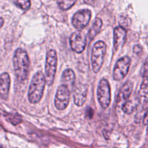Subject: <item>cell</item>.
Masks as SVG:
<instances>
[{
    "instance_id": "cell-9",
    "label": "cell",
    "mask_w": 148,
    "mask_h": 148,
    "mask_svg": "<svg viewBox=\"0 0 148 148\" xmlns=\"http://www.w3.org/2000/svg\"><path fill=\"white\" fill-rule=\"evenodd\" d=\"M91 11L89 10H82L74 14L72 23L74 27L77 30H82L89 23L91 18Z\"/></svg>"
},
{
    "instance_id": "cell-12",
    "label": "cell",
    "mask_w": 148,
    "mask_h": 148,
    "mask_svg": "<svg viewBox=\"0 0 148 148\" xmlns=\"http://www.w3.org/2000/svg\"><path fill=\"white\" fill-rule=\"evenodd\" d=\"M132 92V83L130 81H127L122 86L119 92L117 97V105L118 106L122 108L124 104L127 102V100L131 96Z\"/></svg>"
},
{
    "instance_id": "cell-18",
    "label": "cell",
    "mask_w": 148,
    "mask_h": 148,
    "mask_svg": "<svg viewBox=\"0 0 148 148\" xmlns=\"http://www.w3.org/2000/svg\"><path fill=\"white\" fill-rule=\"evenodd\" d=\"M76 1L77 0H57V4L61 10H67L72 8Z\"/></svg>"
},
{
    "instance_id": "cell-4",
    "label": "cell",
    "mask_w": 148,
    "mask_h": 148,
    "mask_svg": "<svg viewBox=\"0 0 148 148\" xmlns=\"http://www.w3.org/2000/svg\"><path fill=\"white\" fill-rule=\"evenodd\" d=\"M57 67V53L53 49L49 50L46 53V65H45V77L46 84L51 85L54 79Z\"/></svg>"
},
{
    "instance_id": "cell-22",
    "label": "cell",
    "mask_w": 148,
    "mask_h": 148,
    "mask_svg": "<svg viewBox=\"0 0 148 148\" xmlns=\"http://www.w3.org/2000/svg\"><path fill=\"white\" fill-rule=\"evenodd\" d=\"M143 123H144L145 125H148V110L144 116V118H143Z\"/></svg>"
},
{
    "instance_id": "cell-21",
    "label": "cell",
    "mask_w": 148,
    "mask_h": 148,
    "mask_svg": "<svg viewBox=\"0 0 148 148\" xmlns=\"http://www.w3.org/2000/svg\"><path fill=\"white\" fill-rule=\"evenodd\" d=\"M134 52L137 55H140L143 53V48L140 45H136L134 47Z\"/></svg>"
},
{
    "instance_id": "cell-6",
    "label": "cell",
    "mask_w": 148,
    "mask_h": 148,
    "mask_svg": "<svg viewBox=\"0 0 148 148\" xmlns=\"http://www.w3.org/2000/svg\"><path fill=\"white\" fill-rule=\"evenodd\" d=\"M131 64V59L129 56H126L119 59L114 66L113 72V77L115 80L120 81L124 79L130 70Z\"/></svg>"
},
{
    "instance_id": "cell-8",
    "label": "cell",
    "mask_w": 148,
    "mask_h": 148,
    "mask_svg": "<svg viewBox=\"0 0 148 148\" xmlns=\"http://www.w3.org/2000/svg\"><path fill=\"white\" fill-rule=\"evenodd\" d=\"M71 49L77 53H82L86 48L87 38L85 33L81 30H77L72 33L69 39Z\"/></svg>"
},
{
    "instance_id": "cell-11",
    "label": "cell",
    "mask_w": 148,
    "mask_h": 148,
    "mask_svg": "<svg viewBox=\"0 0 148 148\" xmlns=\"http://www.w3.org/2000/svg\"><path fill=\"white\" fill-rule=\"evenodd\" d=\"M127 40V30L121 26L115 27L114 30V46L116 50L122 47Z\"/></svg>"
},
{
    "instance_id": "cell-24",
    "label": "cell",
    "mask_w": 148,
    "mask_h": 148,
    "mask_svg": "<svg viewBox=\"0 0 148 148\" xmlns=\"http://www.w3.org/2000/svg\"><path fill=\"white\" fill-rule=\"evenodd\" d=\"M3 25H4V19L1 18V17H0V28L2 27Z\"/></svg>"
},
{
    "instance_id": "cell-16",
    "label": "cell",
    "mask_w": 148,
    "mask_h": 148,
    "mask_svg": "<svg viewBox=\"0 0 148 148\" xmlns=\"http://www.w3.org/2000/svg\"><path fill=\"white\" fill-rule=\"evenodd\" d=\"M139 103H140V102H139L138 95H137V97H133V98H129L121 108H122L123 111L125 114L130 115L137 109Z\"/></svg>"
},
{
    "instance_id": "cell-1",
    "label": "cell",
    "mask_w": 148,
    "mask_h": 148,
    "mask_svg": "<svg viewBox=\"0 0 148 148\" xmlns=\"http://www.w3.org/2000/svg\"><path fill=\"white\" fill-rule=\"evenodd\" d=\"M14 72L17 80L23 82L27 77L30 66L28 55L24 49L19 48L16 49L13 56Z\"/></svg>"
},
{
    "instance_id": "cell-5",
    "label": "cell",
    "mask_w": 148,
    "mask_h": 148,
    "mask_svg": "<svg viewBox=\"0 0 148 148\" xmlns=\"http://www.w3.org/2000/svg\"><path fill=\"white\" fill-rule=\"evenodd\" d=\"M97 96L100 105L103 109L109 106L111 101V87L106 79H102L98 83L97 89Z\"/></svg>"
},
{
    "instance_id": "cell-7",
    "label": "cell",
    "mask_w": 148,
    "mask_h": 148,
    "mask_svg": "<svg viewBox=\"0 0 148 148\" xmlns=\"http://www.w3.org/2000/svg\"><path fill=\"white\" fill-rule=\"evenodd\" d=\"M70 90L63 85L58 88L54 99L55 106L58 110H64L68 106L70 100Z\"/></svg>"
},
{
    "instance_id": "cell-25",
    "label": "cell",
    "mask_w": 148,
    "mask_h": 148,
    "mask_svg": "<svg viewBox=\"0 0 148 148\" xmlns=\"http://www.w3.org/2000/svg\"><path fill=\"white\" fill-rule=\"evenodd\" d=\"M147 134H148V127H147Z\"/></svg>"
},
{
    "instance_id": "cell-17",
    "label": "cell",
    "mask_w": 148,
    "mask_h": 148,
    "mask_svg": "<svg viewBox=\"0 0 148 148\" xmlns=\"http://www.w3.org/2000/svg\"><path fill=\"white\" fill-rule=\"evenodd\" d=\"M102 25L103 22L101 18H96L94 20L92 27L88 32V36H89L90 40H92L96 36V35L99 33L101 27H102Z\"/></svg>"
},
{
    "instance_id": "cell-10",
    "label": "cell",
    "mask_w": 148,
    "mask_h": 148,
    "mask_svg": "<svg viewBox=\"0 0 148 148\" xmlns=\"http://www.w3.org/2000/svg\"><path fill=\"white\" fill-rule=\"evenodd\" d=\"M74 102L77 106H82L87 99L88 95V86L84 84L79 83L75 87L73 90Z\"/></svg>"
},
{
    "instance_id": "cell-23",
    "label": "cell",
    "mask_w": 148,
    "mask_h": 148,
    "mask_svg": "<svg viewBox=\"0 0 148 148\" xmlns=\"http://www.w3.org/2000/svg\"><path fill=\"white\" fill-rule=\"evenodd\" d=\"M84 1L87 4H89V5H94L96 2V0H84Z\"/></svg>"
},
{
    "instance_id": "cell-19",
    "label": "cell",
    "mask_w": 148,
    "mask_h": 148,
    "mask_svg": "<svg viewBox=\"0 0 148 148\" xmlns=\"http://www.w3.org/2000/svg\"><path fill=\"white\" fill-rule=\"evenodd\" d=\"M13 2L17 7L23 10H28L30 7V0H13Z\"/></svg>"
},
{
    "instance_id": "cell-2",
    "label": "cell",
    "mask_w": 148,
    "mask_h": 148,
    "mask_svg": "<svg viewBox=\"0 0 148 148\" xmlns=\"http://www.w3.org/2000/svg\"><path fill=\"white\" fill-rule=\"evenodd\" d=\"M46 80L41 72H38L33 76L28 90V101L30 103L36 104L43 97Z\"/></svg>"
},
{
    "instance_id": "cell-13",
    "label": "cell",
    "mask_w": 148,
    "mask_h": 148,
    "mask_svg": "<svg viewBox=\"0 0 148 148\" xmlns=\"http://www.w3.org/2000/svg\"><path fill=\"white\" fill-rule=\"evenodd\" d=\"M10 77L7 72H4L0 75V98L7 100L10 88Z\"/></svg>"
},
{
    "instance_id": "cell-14",
    "label": "cell",
    "mask_w": 148,
    "mask_h": 148,
    "mask_svg": "<svg viewBox=\"0 0 148 148\" xmlns=\"http://www.w3.org/2000/svg\"><path fill=\"white\" fill-rule=\"evenodd\" d=\"M75 74L71 69H66L63 72L62 75V85L66 86L70 92L75 89Z\"/></svg>"
},
{
    "instance_id": "cell-15",
    "label": "cell",
    "mask_w": 148,
    "mask_h": 148,
    "mask_svg": "<svg viewBox=\"0 0 148 148\" xmlns=\"http://www.w3.org/2000/svg\"><path fill=\"white\" fill-rule=\"evenodd\" d=\"M138 99L140 104L145 108L148 103V78L143 80L138 93Z\"/></svg>"
},
{
    "instance_id": "cell-20",
    "label": "cell",
    "mask_w": 148,
    "mask_h": 148,
    "mask_svg": "<svg viewBox=\"0 0 148 148\" xmlns=\"http://www.w3.org/2000/svg\"><path fill=\"white\" fill-rule=\"evenodd\" d=\"M143 77L145 78V79L148 78V60L145 62L144 66H143Z\"/></svg>"
},
{
    "instance_id": "cell-3",
    "label": "cell",
    "mask_w": 148,
    "mask_h": 148,
    "mask_svg": "<svg viewBox=\"0 0 148 148\" xmlns=\"http://www.w3.org/2000/svg\"><path fill=\"white\" fill-rule=\"evenodd\" d=\"M106 52V44L100 40L94 44L91 53V65L94 73H98L101 70L103 64L104 57Z\"/></svg>"
}]
</instances>
